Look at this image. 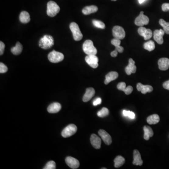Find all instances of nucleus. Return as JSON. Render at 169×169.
Segmentation results:
<instances>
[{
    "label": "nucleus",
    "mask_w": 169,
    "mask_h": 169,
    "mask_svg": "<svg viewBox=\"0 0 169 169\" xmlns=\"http://www.w3.org/2000/svg\"><path fill=\"white\" fill-rule=\"evenodd\" d=\"M54 44V40L52 36L45 35L39 41V46L44 49H48L52 47Z\"/></svg>",
    "instance_id": "obj_1"
},
{
    "label": "nucleus",
    "mask_w": 169,
    "mask_h": 169,
    "mask_svg": "<svg viewBox=\"0 0 169 169\" xmlns=\"http://www.w3.org/2000/svg\"><path fill=\"white\" fill-rule=\"evenodd\" d=\"M83 49L87 55H96L97 53V48L93 46V42L89 40H86L83 43Z\"/></svg>",
    "instance_id": "obj_2"
},
{
    "label": "nucleus",
    "mask_w": 169,
    "mask_h": 169,
    "mask_svg": "<svg viewBox=\"0 0 169 169\" xmlns=\"http://www.w3.org/2000/svg\"><path fill=\"white\" fill-rule=\"evenodd\" d=\"M60 10L59 6L55 2L50 1L48 3L47 13L48 16L50 17L55 16L59 12Z\"/></svg>",
    "instance_id": "obj_3"
},
{
    "label": "nucleus",
    "mask_w": 169,
    "mask_h": 169,
    "mask_svg": "<svg viewBox=\"0 0 169 169\" xmlns=\"http://www.w3.org/2000/svg\"><path fill=\"white\" fill-rule=\"evenodd\" d=\"M70 28L73 34V37L74 40L79 41L83 38V35L79 27L76 23L72 22L70 24Z\"/></svg>",
    "instance_id": "obj_4"
},
{
    "label": "nucleus",
    "mask_w": 169,
    "mask_h": 169,
    "mask_svg": "<svg viewBox=\"0 0 169 169\" xmlns=\"http://www.w3.org/2000/svg\"><path fill=\"white\" fill-rule=\"evenodd\" d=\"M64 55L61 53L53 50L48 54V59L50 62L58 63L62 61L64 59Z\"/></svg>",
    "instance_id": "obj_5"
},
{
    "label": "nucleus",
    "mask_w": 169,
    "mask_h": 169,
    "mask_svg": "<svg viewBox=\"0 0 169 169\" xmlns=\"http://www.w3.org/2000/svg\"><path fill=\"white\" fill-rule=\"evenodd\" d=\"M77 131V127L74 124H71L65 127L62 132V136L68 138L74 135Z\"/></svg>",
    "instance_id": "obj_6"
},
{
    "label": "nucleus",
    "mask_w": 169,
    "mask_h": 169,
    "mask_svg": "<svg viewBox=\"0 0 169 169\" xmlns=\"http://www.w3.org/2000/svg\"><path fill=\"white\" fill-rule=\"evenodd\" d=\"M150 22L149 18L146 16L144 15L143 11H141L139 15L135 19V25L139 26H143L144 25H148Z\"/></svg>",
    "instance_id": "obj_7"
},
{
    "label": "nucleus",
    "mask_w": 169,
    "mask_h": 169,
    "mask_svg": "<svg viewBox=\"0 0 169 169\" xmlns=\"http://www.w3.org/2000/svg\"><path fill=\"white\" fill-rule=\"evenodd\" d=\"M113 36L114 38L123 40L125 36V31L124 28L119 26H115L113 27L112 30Z\"/></svg>",
    "instance_id": "obj_8"
},
{
    "label": "nucleus",
    "mask_w": 169,
    "mask_h": 169,
    "mask_svg": "<svg viewBox=\"0 0 169 169\" xmlns=\"http://www.w3.org/2000/svg\"><path fill=\"white\" fill-rule=\"evenodd\" d=\"M85 61L93 68L95 69L98 67V58L96 55H87L85 58Z\"/></svg>",
    "instance_id": "obj_9"
},
{
    "label": "nucleus",
    "mask_w": 169,
    "mask_h": 169,
    "mask_svg": "<svg viewBox=\"0 0 169 169\" xmlns=\"http://www.w3.org/2000/svg\"><path fill=\"white\" fill-rule=\"evenodd\" d=\"M138 32L140 36L144 37L145 40H149L153 35V33L150 29H146L145 27L143 26H140V27L139 28Z\"/></svg>",
    "instance_id": "obj_10"
},
{
    "label": "nucleus",
    "mask_w": 169,
    "mask_h": 169,
    "mask_svg": "<svg viewBox=\"0 0 169 169\" xmlns=\"http://www.w3.org/2000/svg\"><path fill=\"white\" fill-rule=\"evenodd\" d=\"M65 162L68 166L73 169H78L79 166V162L75 158L68 157L66 158Z\"/></svg>",
    "instance_id": "obj_11"
},
{
    "label": "nucleus",
    "mask_w": 169,
    "mask_h": 169,
    "mask_svg": "<svg viewBox=\"0 0 169 169\" xmlns=\"http://www.w3.org/2000/svg\"><path fill=\"white\" fill-rule=\"evenodd\" d=\"M98 134L106 144L110 145L111 144V137L106 131L101 129L99 131Z\"/></svg>",
    "instance_id": "obj_12"
},
{
    "label": "nucleus",
    "mask_w": 169,
    "mask_h": 169,
    "mask_svg": "<svg viewBox=\"0 0 169 169\" xmlns=\"http://www.w3.org/2000/svg\"><path fill=\"white\" fill-rule=\"evenodd\" d=\"M164 33L165 32L163 29L156 30L154 31V35H153L154 39L158 44H163L164 42L163 36H164Z\"/></svg>",
    "instance_id": "obj_13"
},
{
    "label": "nucleus",
    "mask_w": 169,
    "mask_h": 169,
    "mask_svg": "<svg viewBox=\"0 0 169 169\" xmlns=\"http://www.w3.org/2000/svg\"><path fill=\"white\" fill-rule=\"evenodd\" d=\"M90 142L93 148L96 149H100L101 146V139L99 137L95 134H92L90 138Z\"/></svg>",
    "instance_id": "obj_14"
},
{
    "label": "nucleus",
    "mask_w": 169,
    "mask_h": 169,
    "mask_svg": "<svg viewBox=\"0 0 169 169\" xmlns=\"http://www.w3.org/2000/svg\"><path fill=\"white\" fill-rule=\"evenodd\" d=\"M136 66L135 65V62L132 59H129V64L125 67V71L126 74L128 75H131L132 73H135L136 72Z\"/></svg>",
    "instance_id": "obj_15"
},
{
    "label": "nucleus",
    "mask_w": 169,
    "mask_h": 169,
    "mask_svg": "<svg viewBox=\"0 0 169 169\" xmlns=\"http://www.w3.org/2000/svg\"><path fill=\"white\" fill-rule=\"evenodd\" d=\"M137 89L138 91L141 92L143 94L153 91V88L150 85H143L142 83H139L137 85Z\"/></svg>",
    "instance_id": "obj_16"
},
{
    "label": "nucleus",
    "mask_w": 169,
    "mask_h": 169,
    "mask_svg": "<svg viewBox=\"0 0 169 169\" xmlns=\"http://www.w3.org/2000/svg\"><path fill=\"white\" fill-rule=\"evenodd\" d=\"M159 69L162 71H166L169 68V59L167 58H162L158 62Z\"/></svg>",
    "instance_id": "obj_17"
},
{
    "label": "nucleus",
    "mask_w": 169,
    "mask_h": 169,
    "mask_svg": "<svg viewBox=\"0 0 169 169\" xmlns=\"http://www.w3.org/2000/svg\"><path fill=\"white\" fill-rule=\"evenodd\" d=\"M95 93V90L92 87L86 88V93L83 97V101L86 103L90 100L94 96Z\"/></svg>",
    "instance_id": "obj_18"
},
{
    "label": "nucleus",
    "mask_w": 169,
    "mask_h": 169,
    "mask_svg": "<svg viewBox=\"0 0 169 169\" xmlns=\"http://www.w3.org/2000/svg\"><path fill=\"white\" fill-rule=\"evenodd\" d=\"M132 164L133 165L139 166L143 165V160L141 158L140 153L138 150H134L133 151V161Z\"/></svg>",
    "instance_id": "obj_19"
},
{
    "label": "nucleus",
    "mask_w": 169,
    "mask_h": 169,
    "mask_svg": "<svg viewBox=\"0 0 169 169\" xmlns=\"http://www.w3.org/2000/svg\"><path fill=\"white\" fill-rule=\"evenodd\" d=\"M118 77V74L117 72H111L108 73L105 76L104 83L105 85H108L111 81L115 80Z\"/></svg>",
    "instance_id": "obj_20"
},
{
    "label": "nucleus",
    "mask_w": 169,
    "mask_h": 169,
    "mask_svg": "<svg viewBox=\"0 0 169 169\" xmlns=\"http://www.w3.org/2000/svg\"><path fill=\"white\" fill-rule=\"evenodd\" d=\"M61 108V105L59 103H53L48 107V111L50 113H56L60 111Z\"/></svg>",
    "instance_id": "obj_21"
},
{
    "label": "nucleus",
    "mask_w": 169,
    "mask_h": 169,
    "mask_svg": "<svg viewBox=\"0 0 169 169\" xmlns=\"http://www.w3.org/2000/svg\"><path fill=\"white\" fill-rule=\"evenodd\" d=\"M98 7L95 5H91L89 6H86L82 9V13L84 15H87L93 13L97 11Z\"/></svg>",
    "instance_id": "obj_22"
},
{
    "label": "nucleus",
    "mask_w": 169,
    "mask_h": 169,
    "mask_svg": "<svg viewBox=\"0 0 169 169\" xmlns=\"http://www.w3.org/2000/svg\"><path fill=\"white\" fill-rule=\"evenodd\" d=\"M144 139L145 140H148L150 138L152 137L154 135V132L152 128L150 126H144Z\"/></svg>",
    "instance_id": "obj_23"
},
{
    "label": "nucleus",
    "mask_w": 169,
    "mask_h": 169,
    "mask_svg": "<svg viewBox=\"0 0 169 169\" xmlns=\"http://www.w3.org/2000/svg\"><path fill=\"white\" fill-rule=\"evenodd\" d=\"M19 19L20 21L23 24H26L30 22V15L26 11H22L20 14Z\"/></svg>",
    "instance_id": "obj_24"
},
{
    "label": "nucleus",
    "mask_w": 169,
    "mask_h": 169,
    "mask_svg": "<svg viewBox=\"0 0 169 169\" xmlns=\"http://www.w3.org/2000/svg\"><path fill=\"white\" fill-rule=\"evenodd\" d=\"M159 121H160V118L157 114L150 115L146 119V121L150 125H155V124H157Z\"/></svg>",
    "instance_id": "obj_25"
},
{
    "label": "nucleus",
    "mask_w": 169,
    "mask_h": 169,
    "mask_svg": "<svg viewBox=\"0 0 169 169\" xmlns=\"http://www.w3.org/2000/svg\"><path fill=\"white\" fill-rule=\"evenodd\" d=\"M22 50V45L19 42H16L15 46L11 48V52L14 55H19L21 53Z\"/></svg>",
    "instance_id": "obj_26"
},
{
    "label": "nucleus",
    "mask_w": 169,
    "mask_h": 169,
    "mask_svg": "<svg viewBox=\"0 0 169 169\" xmlns=\"http://www.w3.org/2000/svg\"><path fill=\"white\" fill-rule=\"evenodd\" d=\"M111 43L113 45H114L116 48V49L118 50V52L121 53L124 51V48L120 46V44H121L120 40L115 38L112 40Z\"/></svg>",
    "instance_id": "obj_27"
},
{
    "label": "nucleus",
    "mask_w": 169,
    "mask_h": 169,
    "mask_svg": "<svg viewBox=\"0 0 169 169\" xmlns=\"http://www.w3.org/2000/svg\"><path fill=\"white\" fill-rule=\"evenodd\" d=\"M114 163H115V165H114L115 167L116 168H119L125 164V159L122 156H117L114 159Z\"/></svg>",
    "instance_id": "obj_28"
},
{
    "label": "nucleus",
    "mask_w": 169,
    "mask_h": 169,
    "mask_svg": "<svg viewBox=\"0 0 169 169\" xmlns=\"http://www.w3.org/2000/svg\"><path fill=\"white\" fill-rule=\"evenodd\" d=\"M144 48L149 51H151L155 49V44L154 41L152 40H150L148 42H146L144 44Z\"/></svg>",
    "instance_id": "obj_29"
},
{
    "label": "nucleus",
    "mask_w": 169,
    "mask_h": 169,
    "mask_svg": "<svg viewBox=\"0 0 169 169\" xmlns=\"http://www.w3.org/2000/svg\"><path fill=\"white\" fill-rule=\"evenodd\" d=\"M159 24L163 27L165 33L169 34V23L166 22L163 19L159 20Z\"/></svg>",
    "instance_id": "obj_30"
},
{
    "label": "nucleus",
    "mask_w": 169,
    "mask_h": 169,
    "mask_svg": "<svg viewBox=\"0 0 169 169\" xmlns=\"http://www.w3.org/2000/svg\"><path fill=\"white\" fill-rule=\"evenodd\" d=\"M109 114V111L107 108L104 107L97 112V116L100 118L106 117Z\"/></svg>",
    "instance_id": "obj_31"
},
{
    "label": "nucleus",
    "mask_w": 169,
    "mask_h": 169,
    "mask_svg": "<svg viewBox=\"0 0 169 169\" xmlns=\"http://www.w3.org/2000/svg\"><path fill=\"white\" fill-rule=\"evenodd\" d=\"M92 23L93 26L102 29H105V25L104 23L100 21L93 20L92 21Z\"/></svg>",
    "instance_id": "obj_32"
},
{
    "label": "nucleus",
    "mask_w": 169,
    "mask_h": 169,
    "mask_svg": "<svg viewBox=\"0 0 169 169\" xmlns=\"http://www.w3.org/2000/svg\"><path fill=\"white\" fill-rule=\"evenodd\" d=\"M55 163L53 161H50L48 162L46 165L43 168L44 169H55L56 168Z\"/></svg>",
    "instance_id": "obj_33"
},
{
    "label": "nucleus",
    "mask_w": 169,
    "mask_h": 169,
    "mask_svg": "<svg viewBox=\"0 0 169 169\" xmlns=\"http://www.w3.org/2000/svg\"><path fill=\"white\" fill-rule=\"evenodd\" d=\"M123 115L125 116H127L131 119H134L135 118V114L133 112L130 111H125L124 110L123 111Z\"/></svg>",
    "instance_id": "obj_34"
},
{
    "label": "nucleus",
    "mask_w": 169,
    "mask_h": 169,
    "mask_svg": "<svg viewBox=\"0 0 169 169\" xmlns=\"http://www.w3.org/2000/svg\"><path fill=\"white\" fill-rule=\"evenodd\" d=\"M126 84L125 82H120L117 85V88L120 91H124L126 88Z\"/></svg>",
    "instance_id": "obj_35"
},
{
    "label": "nucleus",
    "mask_w": 169,
    "mask_h": 169,
    "mask_svg": "<svg viewBox=\"0 0 169 169\" xmlns=\"http://www.w3.org/2000/svg\"><path fill=\"white\" fill-rule=\"evenodd\" d=\"M8 71V68L3 63H0V73H4Z\"/></svg>",
    "instance_id": "obj_36"
},
{
    "label": "nucleus",
    "mask_w": 169,
    "mask_h": 169,
    "mask_svg": "<svg viewBox=\"0 0 169 169\" xmlns=\"http://www.w3.org/2000/svg\"><path fill=\"white\" fill-rule=\"evenodd\" d=\"M132 91H133V87L131 86H129L126 87L125 90L124 91V92L126 95H129V94L132 93Z\"/></svg>",
    "instance_id": "obj_37"
},
{
    "label": "nucleus",
    "mask_w": 169,
    "mask_h": 169,
    "mask_svg": "<svg viewBox=\"0 0 169 169\" xmlns=\"http://www.w3.org/2000/svg\"><path fill=\"white\" fill-rule=\"evenodd\" d=\"M162 10L164 12L169 11V3H164L162 6Z\"/></svg>",
    "instance_id": "obj_38"
},
{
    "label": "nucleus",
    "mask_w": 169,
    "mask_h": 169,
    "mask_svg": "<svg viewBox=\"0 0 169 169\" xmlns=\"http://www.w3.org/2000/svg\"><path fill=\"white\" fill-rule=\"evenodd\" d=\"M5 44L2 41L0 42V55H3L5 49Z\"/></svg>",
    "instance_id": "obj_39"
},
{
    "label": "nucleus",
    "mask_w": 169,
    "mask_h": 169,
    "mask_svg": "<svg viewBox=\"0 0 169 169\" xmlns=\"http://www.w3.org/2000/svg\"><path fill=\"white\" fill-rule=\"evenodd\" d=\"M101 103V99L100 98H97L96 99L94 100L93 101V105L94 106H96L100 104Z\"/></svg>",
    "instance_id": "obj_40"
},
{
    "label": "nucleus",
    "mask_w": 169,
    "mask_h": 169,
    "mask_svg": "<svg viewBox=\"0 0 169 169\" xmlns=\"http://www.w3.org/2000/svg\"><path fill=\"white\" fill-rule=\"evenodd\" d=\"M163 87H164L165 89L169 90V80L168 81H165V82L163 84Z\"/></svg>",
    "instance_id": "obj_41"
},
{
    "label": "nucleus",
    "mask_w": 169,
    "mask_h": 169,
    "mask_svg": "<svg viewBox=\"0 0 169 169\" xmlns=\"http://www.w3.org/2000/svg\"><path fill=\"white\" fill-rule=\"evenodd\" d=\"M118 50L117 49H115L114 51H113L111 53V56H112L113 58H116L118 55Z\"/></svg>",
    "instance_id": "obj_42"
},
{
    "label": "nucleus",
    "mask_w": 169,
    "mask_h": 169,
    "mask_svg": "<svg viewBox=\"0 0 169 169\" xmlns=\"http://www.w3.org/2000/svg\"><path fill=\"white\" fill-rule=\"evenodd\" d=\"M138 1L139 4H142V3H143L146 0H138Z\"/></svg>",
    "instance_id": "obj_43"
},
{
    "label": "nucleus",
    "mask_w": 169,
    "mask_h": 169,
    "mask_svg": "<svg viewBox=\"0 0 169 169\" xmlns=\"http://www.w3.org/2000/svg\"><path fill=\"white\" fill-rule=\"evenodd\" d=\"M101 169H106V168H101Z\"/></svg>",
    "instance_id": "obj_44"
},
{
    "label": "nucleus",
    "mask_w": 169,
    "mask_h": 169,
    "mask_svg": "<svg viewBox=\"0 0 169 169\" xmlns=\"http://www.w3.org/2000/svg\"><path fill=\"white\" fill-rule=\"evenodd\" d=\"M112 1H116L117 0H112Z\"/></svg>",
    "instance_id": "obj_45"
}]
</instances>
